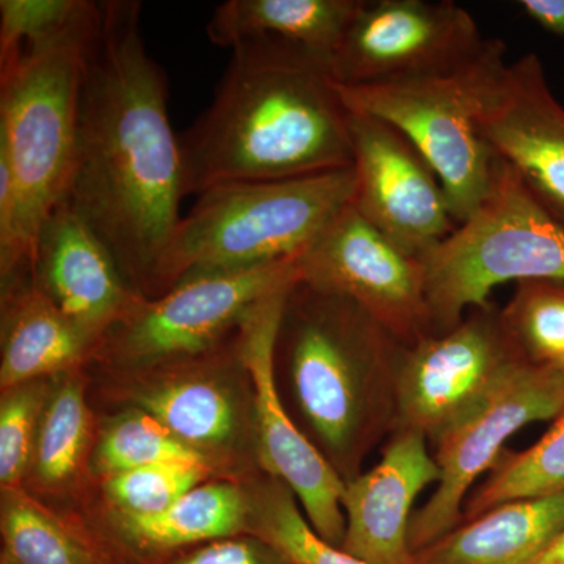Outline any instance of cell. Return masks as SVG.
Wrapping results in <instances>:
<instances>
[{
  "label": "cell",
  "mask_w": 564,
  "mask_h": 564,
  "mask_svg": "<svg viewBox=\"0 0 564 564\" xmlns=\"http://www.w3.org/2000/svg\"><path fill=\"white\" fill-rule=\"evenodd\" d=\"M355 170L217 185L198 195L166 245L155 296L196 274L296 261L352 204Z\"/></svg>",
  "instance_id": "cell-4"
},
{
  "label": "cell",
  "mask_w": 564,
  "mask_h": 564,
  "mask_svg": "<svg viewBox=\"0 0 564 564\" xmlns=\"http://www.w3.org/2000/svg\"><path fill=\"white\" fill-rule=\"evenodd\" d=\"M433 334L489 306L505 282L564 281V226L500 161L485 202L421 259Z\"/></svg>",
  "instance_id": "cell-8"
},
{
  "label": "cell",
  "mask_w": 564,
  "mask_h": 564,
  "mask_svg": "<svg viewBox=\"0 0 564 564\" xmlns=\"http://www.w3.org/2000/svg\"><path fill=\"white\" fill-rule=\"evenodd\" d=\"M98 344L40 291L32 269L0 281V389L87 369Z\"/></svg>",
  "instance_id": "cell-21"
},
{
  "label": "cell",
  "mask_w": 564,
  "mask_h": 564,
  "mask_svg": "<svg viewBox=\"0 0 564 564\" xmlns=\"http://www.w3.org/2000/svg\"><path fill=\"white\" fill-rule=\"evenodd\" d=\"M242 333L218 350L184 361L128 372L87 369L93 408L143 411L184 444L214 478L251 480L263 470L254 381Z\"/></svg>",
  "instance_id": "cell-6"
},
{
  "label": "cell",
  "mask_w": 564,
  "mask_h": 564,
  "mask_svg": "<svg viewBox=\"0 0 564 564\" xmlns=\"http://www.w3.org/2000/svg\"><path fill=\"white\" fill-rule=\"evenodd\" d=\"M165 564H295L269 541L251 533L234 534L220 540L184 549Z\"/></svg>",
  "instance_id": "cell-32"
},
{
  "label": "cell",
  "mask_w": 564,
  "mask_h": 564,
  "mask_svg": "<svg viewBox=\"0 0 564 564\" xmlns=\"http://www.w3.org/2000/svg\"><path fill=\"white\" fill-rule=\"evenodd\" d=\"M88 388L87 369L54 377L21 488L62 513H82L95 488L98 413Z\"/></svg>",
  "instance_id": "cell-20"
},
{
  "label": "cell",
  "mask_w": 564,
  "mask_h": 564,
  "mask_svg": "<svg viewBox=\"0 0 564 564\" xmlns=\"http://www.w3.org/2000/svg\"><path fill=\"white\" fill-rule=\"evenodd\" d=\"M289 289L263 304L242 333L245 358L254 381L259 459L263 473L278 478L295 494L315 533L326 543L340 547L345 536L340 503L345 481L285 410L274 380V334Z\"/></svg>",
  "instance_id": "cell-15"
},
{
  "label": "cell",
  "mask_w": 564,
  "mask_h": 564,
  "mask_svg": "<svg viewBox=\"0 0 564 564\" xmlns=\"http://www.w3.org/2000/svg\"><path fill=\"white\" fill-rule=\"evenodd\" d=\"M441 470L421 433L400 430L380 462L345 481L343 510L347 554L367 564H411V521L423 489L440 481Z\"/></svg>",
  "instance_id": "cell-17"
},
{
  "label": "cell",
  "mask_w": 564,
  "mask_h": 564,
  "mask_svg": "<svg viewBox=\"0 0 564 564\" xmlns=\"http://www.w3.org/2000/svg\"><path fill=\"white\" fill-rule=\"evenodd\" d=\"M251 497L247 481L212 478L151 516L87 510L88 522L126 564H165L184 549L248 533Z\"/></svg>",
  "instance_id": "cell-19"
},
{
  "label": "cell",
  "mask_w": 564,
  "mask_h": 564,
  "mask_svg": "<svg viewBox=\"0 0 564 564\" xmlns=\"http://www.w3.org/2000/svg\"><path fill=\"white\" fill-rule=\"evenodd\" d=\"M296 261L196 274L158 299H140L104 333L87 369H150L231 344L263 304L300 280Z\"/></svg>",
  "instance_id": "cell-9"
},
{
  "label": "cell",
  "mask_w": 564,
  "mask_h": 564,
  "mask_svg": "<svg viewBox=\"0 0 564 564\" xmlns=\"http://www.w3.org/2000/svg\"><path fill=\"white\" fill-rule=\"evenodd\" d=\"M480 132L496 158L511 166L564 226V107L536 54L507 66Z\"/></svg>",
  "instance_id": "cell-16"
},
{
  "label": "cell",
  "mask_w": 564,
  "mask_h": 564,
  "mask_svg": "<svg viewBox=\"0 0 564 564\" xmlns=\"http://www.w3.org/2000/svg\"><path fill=\"white\" fill-rule=\"evenodd\" d=\"M0 564H126L80 513L0 489Z\"/></svg>",
  "instance_id": "cell-24"
},
{
  "label": "cell",
  "mask_w": 564,
  "mask_h": 564,
  "mask_svg": "<svg viewBox=\"0 0 564 564\" xmlns=\"http://www.w3.org/2000/svg\"><path fill=\"white\" fill-rule=\"evenodd\" d=\"M352 207L411 258L455 231L443 184L421 151L392 124L350 111Z\"/></svg>",
  "instance_id": "cell-14"
},
{
  "label": "cell",
  "mask_w": 564,
  "mask_h": 564,
  "mask_svg": "<svg viewBox=\"0 0 564 564\" xmlns=\"http://www.w3.org/2000/svg\"><path fill=\"white\" fill-rule=\"evenodd\" d=\"M231 52L209 109L180 139L185 196L352 166L350 110L326 58L269 39Z\"/></svg>",
  "instance_id": "cell-2"
},
{
  "label": "cell",
  "mask_w": 564,
  "mask_h": 564,
  "mask_svg": "<svg viewBox=\"0 0 564 564\" xmlns=\"http://www.w3.org/2000/svg\"><path fill=\"white\" fill-rule=\"evenodd\" d=\"M140 17L135 0L98 2L63 204L102 240L133 291L154 299L159 263L182 218L184 162L169 80L148 52Z\"/></svg>",
  "instance_id": "cell-1"
},
{
  "label": "cell",
  "mask_w": 564,
  "mask_h": 564,
  "mask_svg": "<svg viewBox=\"0 0 564 564\" xmlns=\"http://www.w3.org/2000/svg\"><path fill=\"white\" fill-rule=\"evenodd\" d=\"M296 263L300 280L359 304L395 343L433 334L421 259L395 247L352 204Z\"/></svg>",
  "instance_id": "cell-13"
},
{
  "label": "cell",
  "mask_w": 564,
  "mask_h": 564,
  "mask_svg": "<svg viewBox=\"0 0 564 564\" xmlns=\"http://www.w3.org/2000/svg\"><path fill=\"white\" fill-rule=\"evenodd\" d=\"M519 7L545 32L564 39V0H521Z\"/></svg>",
  "instance_id": "cell-33"
},
{
  "label": "cell",
  "mask_w": 564,
  "mask_h": 564,
  "mask_svg": "<svg viewBox=\"0 0 564 564\" xmlns=\"http://www.w3.org/2000/svg\"><path fill=\"white\" fill-rule=\"evenodd\" d=\"M96 14L91 2L57 39L0 65V154L17 188V273L31 269L41 228L68 193Z\"/></svg>",
  "instance_id": "cell-5"
},
{
  "label": "cell",
  "mask_w": 564,
  "mask_h": 564,
  "mask_svg": "<svg viewBox=\"0 0 564 564\" xmlns=\"http://www.w3.org/2000/svg\"><path fill=\"white\" fill-rule=\"evenodd\" d=\"M96 413L98 433L91 463L95 481L151 464H202L162 423L143 411L122 408Z\"/></svg>",
  "instance_id": "cell-27"
},
{
  "label": "cell",
  "mask_w": 564,
  "mask_h": 564,
  "mask_svg": "<svg viewBox=\"0 0 564 564\" xmlns=\"http://www.w3.org/2000/svg\"><path fill=\"white\" fill-rule=\"evenodd\" d=\"M558 367H562V369L564 370V362L562 364V366H558Z\"/></svg>",
  "instance_id": "cell-35"
},
{
  "label": "cell",
  "mask_w": 564,
  "mask_h": 564,
  "mask_svg": "<svg viewBox=\"0 0 564 564\" xmlns=\"http://www.w3.org/2000/svg\"><path fill=\"white\" fill-rule=\"evenodd\" d=\"M247 484L251 497L248 533L269 541L295 564H367L322 540L288 485L265 473Z\"/></svg>",
  "instance_id": "cell-25"
},
{
  "label": "cell",
  "mask_w": 564,
  "mask_h": 564,
  "mask_svg": "<svg viewBox=\"0 0 564 564\" xmlns=\"http://www.w3.org/2000/svg\"><path fill=\"white\" fill-rule=\"evenodd\" d=\"M502 40H486L473 61L447 73L370 85H340L347 109L392 124L421 151L443 184L455 223L477 210L491 192L499 159L480 121L502 80Z\"/></svg>",
  "instance_id": "cell-7"
},
{
  "label": "cell",
  "mask_w": 564,
  "mask_h": 564,
  "mask_svg": "<svg viewBox=\"0 0 564 564\" xmlns=\"http://www.w3.org/2000/svg\"><path fill=\"white\" fill-rule=\"evenodd\" d=\"M564 491V410L547 433L519 454H505L485 484L467 497L463 518L484 514L497 505ZM463 522V521H462Z\"/></svg>",
  "instance_id": "cell-26"
},
{
  "label": "cell",
  "mask_w": 564,
  "mask_h": 564,
  "mask_svg": "<svg viewBox=\"0 0 564 564\" xmlns=\"http://www.w3.org/2000/svg\"><path fill=\"white\" fill-rule=\"evenodd\" d=\"M485 44L452 0H362L329 65L337 84H380L459 68Z\"/></svg>",
  "instance_id": "cell-12"
},
{
  "label": "cell",
  "mask_w": 564,
  "mask_h": 564,
  "mask_svg": "<svg viewBox=\"0 0 564 564\" xmlns=\"http://www.w3.org/2000/svg\"><path fill=\"white\" fill-rule=\"evenodd\" d=\"M90 7L88 0H0V65L57 39Z\"/></svg>",
  "instance_id": "cell-31"
},
{
  "label": "cell",
  "mask_w": 564,
  "mask_h": 564,
  "mask_svg": "<svg viewBox=\"0 0 564 564\" xmlns=\"http://www.w3.org/2000/svg\"><path fill=\"white\" fill-rule=\"evenodd\" d=\"M564 529V491L497 505L415 552L411 564H533Z\"/></svg>",
  "instance_id": "cell-22"
},
{
  "label": "cell",
  "mask_w": 564,
  "mask_h": 564,
  "mask_svg": "<svg viewBox=\"0 0 564 564\" xmlns=\"http://www.w3.org/2000/svg\"><path fill=\"white\" fill-rule=\"evenodd\" d=\"M399 343L359 304L302 280L285 295L273 370L285 410L344 481L358 475Z\"/></svg>",
  "instance_id": "cell-3"
},
{
  "label": "cell",
  "mask_w": 564,
  "mask_h": 564,
  "mask_svg": "<svg viewBox=\"0 0 564 564\" xmlns=\"http://www.w3.org/2000/svg\"><path fill=\"white\" fill-rule=\"evenodd\" d=\"M521 359L491 304L474 310L448 332L399 345L392 375L400 426L437 443Z\"/></svg>",
  "instance_id": "cell-10"
},
{
  "label": "cell",
  "mask_w": 564,
  "mask_h": 564,
  "mask_svg": "<svg viewBox=\"0 0 564 564\" xmlns=\"http://www.w3.org/2000/svg\"><path fill=\"white\" fill-rule=\"evenodd\" d=\"M533 564H564V529Z\"/></svg>",
  "instance_id": "cell-34"
},
{
  "label": "cell",
  "mask_w": 564,
  "mask_h": 564,
  "mask_svg": "<svg viewBox=\"0 0 564 564\" xmlns=\"http://www.w3.org/2000/svg\"><path fill=\"white\" fill-rule=\"evenodd\" d=\"M563 410L562 367L516 362L484 402L437 441L441 478L411 521L414 554L459 525L467 494L499 463L511 436L530 423L554 421Z\"/></svg>",
  "instance_id": "cell-11"
},
{
  "label": "cell",
  "mask_w": 564,
  "mask_h": 564,
  "mask_svg": "<svg viewBox=\"0 0 564 564\" xmlns=\"http://www.w3.org/2000/svg\"><path fill=\"white\" fill-rule=\"evenodd\" d=\"M40 291L85 333H104L139 302L102 240L66 204L44 223L33 252Z\"/></svg>",
  "instance_id": "cell-18"
},
{
  "label": "cell",
  "mask_w": 564,
  "mask_h": 564,
  "mask_svg": "<svg viewBox=\"0 0 564 564\" xmlns=\"http://www.w3.org/2000/svg\"><path fill=\"white\" fill-rule=\"evenodd\" d=\"M503 332L522 358L544 366L564 362V281L518 282L500 313Z\"/></svg>",
  "instance_id": "cell-29"
},
{
  "label": "cell",
  "mask_w": 564,
  "mask_h": 564,
  "mask_svg": "<svg viewBox=\"0 0 564 564\" xmlns=\"http://www.w3.org/2000/svg\"><path fill=\"white\" fill-rule=\"evenodd\" d=\"M214 475L196 463H159L124 470L95 481L91 499L85 510L121 516H151L212 480Z\"/></svg>",
  "instance_id": "cell-28"
},
{
  "label": "cell",
  "mask_w": 564,
  "mask_h": 564,
  "mask_svg": "<svg viewBox=\"0 0 564 564\" xmlns=\"http://www.w3.org/2000/svg\"><path fill=\"white\" fill-rule=\"evenodd\" d=\"M52 380L39 378L0 389V489H20L24 484Z\"/></svg>",
  "instance_id": "cell-30"
},
{
  "label": "cell",
  "mask_w": 564,
  "mask_h": 564,
  "mask_svg": "<svg viewBox=\"0 0 564 564\" xmlns=\"http://www.w3.org/2000/svg\"><path fill=\"white\" fill-rule=\"evenodd\" d=\"M362 0H228L215 9L207 36L232 50L269 39L303 47L332 62Z\"/></svg>",
  "instance_id": "cell-23"
}]
</instances>
